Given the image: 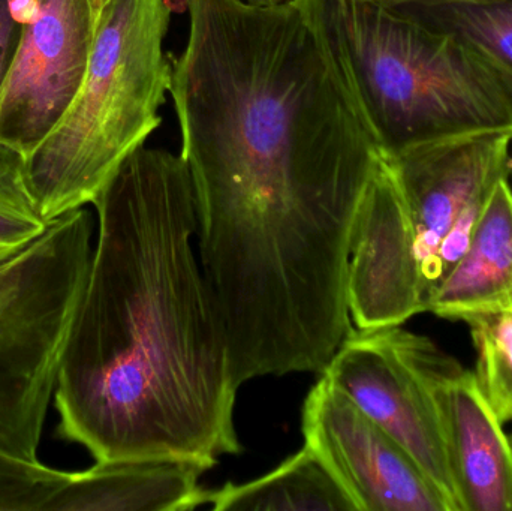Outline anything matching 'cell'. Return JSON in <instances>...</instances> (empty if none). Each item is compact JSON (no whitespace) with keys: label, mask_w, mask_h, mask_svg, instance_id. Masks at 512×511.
I'll return each mask as SVG.
<instances>
[{"label":"cell","mask_w":512,"mask_h":511,"mask_svg":"<svg viewBox=\"0 0 512 511\" xmlns=\"http://www.w3.org/2000/svg\"><path fill=\"white\" fill-rule=\"evenodd\" d=\"M186 8L170 96L231 360L321 368L352 329V234L381 153L294 0Z\"/></svg>","instance_id":"6da1fadb"},{"label":"cell","mask_w":512,"mask_h":511,"mask_svg":"<svg viewBox=\"0 0 512 511\" xmlns=\"http://www.w3.org/2000/svg\"><path fill=\"white\" fill-rule=\"evenodd\" d=\"M93 206L98 236L54 393L59 434L96 462L239 455L224 318L194 249L182 156L135 150Z\"/></svg>","instance_id":"7a4b0ae2"},{"label":"cell","mask_w":512,"mask_h":511,"mask_svg":"<svg viewBox=\"0 0 512 511\" xmlns=\"http://www.w3.org/2000/svg\"><path fill=\"white\" fill-rule=\"evenodd\" d=\"M382 158L512 131L489 66L451 33L369 0H294Z\"/></svg>","instance_id":"3957f363"},{"label":"cell","mask_w":512,"mask_h":511,"mask_svg":"<svg viewBox=\"0 0 512 511\" xmlns=\"http://www.w3.org/2000/svg\"><path fill=\"white\" fill-rule=\"evenodd\" d=\"M170 18L167 0H110L102 9L80 92L23 161L45 222L95 203L161 125L173 69L165 53Z\"/></svg>","instance_id":"277c9868"},{"label":"cell","mask_w":512,"mask_h":511,"mask_svg":"<svg viewBox=\"0 0 512 511\" xmlns=\"http://www.w3.org/2000/svg\"><path fill=\"white\" fill-rule=\"evenodd\" d=\"M84 207L0 261V452L39 461V444L92 261Z\"/></svg>","instance_id":"5b68a950"},{"label":"cell","mask_w":512,"mask_h":511,"mask_svg":"<svg viewBox=\"0 0 512 511\" xmlns=\"http://www.w3.org/2000/svg\"><path fill=\"white\" fill-rule=\"evenodd\" d=\"M463 366L402 326L352 329L322 377L387 431L460 511L448 461L442 389Z\"/></svg>","instance_id":"8992f818"},{"label":"cell","mask_w":512,"mask_h":511,"mask_svg":"<svg viewBox=\"0 0 512 511\" xmlns=\"http://www.w3.org/2000/svg\"><path fill=\"white\" fill-rule=\"evenodd\" d=\"M89 0H36L0 86V144L26 158L80 92L95 39Z\"/></svg>","instance_id":"52a82bcc"},{"label":"cell","mask_w":512,"mask_h":511,"mask_svg":"<svg viewBox=\"0 0 512 511\" xmlns=\"http://www.w3.org/2000/svg\"><path fill=\"white\" fill-rule=\"evenodd\" d=\"M303 435L357 511H453L415 459L327 378L304 402Z\"/></svg>","instance_id":"ba28073f"},{"label":"cell","mask_w":512,"mask_h":511,"mask_svg":"<svg viewBox=\"0 0 512 511\" xmlns=\"http://www.w3.org/2000/svg\"><path fill=\"white\" fill-rule=\"evenodd\" d=\"M512 131L462 135L384 158L393 171L414 240L421 293L432 290L439 245L454 222L483 206L499 180L508 177Z\"/></svg>","instance_id":"9c48e42d"},{"label":"cell","mask_w":512,"mask_h":511,"mask_svg":"<svg viewBox=\"0 0 512 511\" xmlns=\"http://www.w3.org/2000/svg\"><path fill=\"white\" fill-rule=\"evenodd\" d=\"M441 401L460 511H512V441L474 371L459 369Z\"/></svg>","instance_id":"30bf717a"},{"label":"cell","mask_w":512,"mask_h":511,"mask_svg":"<svg viewBox=\"0 0 512 511\" xmlns=\"http://www.w3.org/2000/svg\"><path fill=\"white\" fill-rule=\"evenodd\" d=\"M213 468L194 459L96 462L72 473L45 511H192L206 506L200 479Z\"/></svg>","instance_id":"8fae6325"},{"label":"cell","mask_w":512,"mask_h":511,"mask_svg":"<svg viewBox=\"0 0 512 511\" xmlns=\"http://www.w3.org/2000/svg\"><path fill=\"white\" fill-rule=\"evenodd\" d=\"M512 303V188L499 180L487 198L474 236L441 284L427 297L424 312L450 321L498 311Z\"/></svg>","instance_id":"7c38bea8"},{"label":"cell","mask_w":512,"mask_h":511,"mask_svg":"<svg viewBox=\"0 0 512 511\" xmlns=\"http://www.w3.org/2000/svg\"><path fill=\"white\" fill-rule=\"evenodd\" d=\"M206 506L215 511H357L309 446L259 479L207 491Z\"/></svg>","instance_id":"4fadbf2b"},{"label":"cell","mask_w":512,"mask_h":511,"mask_svg":"<svg viewBox=\"0 0 512 511\" xmlns=\"http://www.w3.org/2000/svg\"><path fill=\"white\" fill-rule=\"evenodd\" d=\"M394 11L465 42L498 78L512 107V0L427 3Z\"/></svg>","instance_id":"5bb4252c"},{"label":"cell","mask_w":512,"mask_h":511,"mask_svg":"<svg viewBox=\"0 0 512 511\" xmlns=\"http://www.w3.org/2000/svg\"><path fill=\"white\" fill-rule=\"evenodd\" d=\"M477 351L475 377L502 422H512V303L463 318Z\"/></svg>","instance_id":"9a60e30c"},{"label":"cell","mask_w":512,"mask_h":511,"mask_svg":"<svg viewBox=\"0 0 512 511\" xmlns=\"http://www.w3.org/2000/svg\"><path fill=\"white\" fill-rule=\"evenodd\" d=\"M71 474L0 452V511H45Z\"/></svg>","instance_id":"2e32d148"},{"label":"cell","mask_w":512,"mask_h":511,"mask_svg":"<svg viewBox=\"0 0 512 511\" xmlns=\"http://www.w3.org/2000/svg\"><path fill=\"white\" fill-rule=\"evenodd\" d=\"M47 225L24 179L0 183V261L30 245Z\"/></svg>","instance_id":"e0dca14e"},{"label":"cell","mask_w":512,"mask_h":511,"mask_svg":"<svg viewBox=\"0 0 512 511\" xmlns=\"http://www.w3.org/2000/svg\"><path fill=\"white\" fill-rule=\"evenodd\" d=\"M36 0H0V86L20 44L24 26L35 11Z\"/></svg>","instance_id":"ac0fdd59"},{"label":"cell","mask_w":512,"mask_h":511,"mask_svg":"<svg viewBox=\"0 0 512 511\" xmlns=\"http://www.w3.org/2000/svg\"><path fill=\"white\" fill-rule=\"evenodd\" d=\"M23 156L0 144V183L24 179Z\"/></svg>","instance_id":"d6986e66"},{"label":"cell","mask_w":512,"mask_h":511,"mask_svg":"<svg viewBox=\"0 0 512 511\" xmlns=\"http://www.w3.org/2000/svg\"><path fill=\"white\" fill-rule=\"evenodd\" d=\"M369 2L394 9L409 5H427V3H478V5H483V3L499 2V0H369Z\"/></svg>","instance_id":"ffe728a7"},{"label":"cell","mask_w":512,"mask_h":511,"mask_svg":"<svg viewBox=\"0 0 512 511\" xmlns=\"http://www.w3.org/2000/svg\"><path fill=\"white\" fill-rule=\"evenodd\" d=\"M89 2L90 6H92L93 15H95L96 21H98L99 14H101L102 9L110 0H89Z\"/></svg>","instance_id":"44dd1931"},{"label":"cell","mask_w":512,"mask_h":511,"mask_svg":"<svg viewBox=\"0 0 512 511\" xmlns=\"http://www.w3.org/2000/svg\"><path fill=\"white\" fill-rule=\"evenodd\" d=\"M508 180H510V185L512 188V147H511L510 159H508Z\"/></svg>","instance_id":"7402d4cb"},{"label":"cell","mask_w":512,"mask_h":511,"mask_svg":"<svg viewBox=\"0 0 512 511\" xmlns=\"http://www.w3.org/2000/svg\"><path fill=\"white\" fill-rule=\"evenodd\" d=\"M251 2H280V0H251Z\"/></svg>","instance_id":"603a6c76"}]
</instances>
